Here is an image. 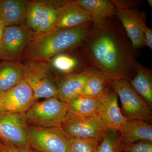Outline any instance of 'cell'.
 <instances>
[{"label":"cell","instance_id":"7","mask_svg":"<svg viewBox=\"0 0 152 152\" xmlns=\"http://www.w3.org/2000/svg\"><path fill=\"white\" fill-rule=\"evenodd\" d=\"M30 147L37 152H67L69 139L59 127L28 126Z\"/></svg>","mask_w":152,"mask_h":152},{"label":"cell","instance_id":"23","mask_svg":"<svg viewBox=\"0 0 152 152\" xmlns=\"http://www.w3.org/2000/svg\"><path fill=\"white\" fill-rule=\"evenodd\" d=\"M46 0L28 1L26 7L25 23L34 32L37 31L40 23Z\"/></svg>","mask_w":152,"mask_h":152},{"label":"cell","instance_id":"30","mask_svg":"<svg viewBox=\"0 0 152 152\" xmlns=\"http://www.w3.org/2000/svg\"><path fill=\"white\" fill-rule=\"evenodd\" d=\"M145 45L152 49V29L151 28L146 27L144 31Z\"/></svg>","mask_w":152,"mask_h":152},{"label":"cell","instance_id":"1","mask_svg":"<svg viewBox=\"0 0 152 152\" xmlns=\"http://www.w3.org/2000/svg\"><path fill=\"white\" fill-rule=\"evenodd\" d=\"M79 50L91 65L111 80L125 79L129 81L135 75L138 62L135 50L115 15L93 23Z\"/></svg>","mask_w":152,"mask_h":152},{"label":"cell","instance_id":"19","mask_svg":"<svg viewBox=\"0 0 152 152\" xmlns=\"http://www.w3.org/2000/svg\"><path fill=\"white\" fill-rule=\"evenodd\" d=\"M75 3L91 18L93 23L102 21L115 15L117 9L108 0H75Z\"/></svg>","mask_w":152,"mask_h":152},{"label":"cell","instance_id":"27","mask_svg":"<svg viewBox=\"0 0 152 152\" xmlns=\"http://www.w3.org/2000/svg\"><path fill=\"white\" fill-rule=\"evenodd\" d=\"M119 151L123 152H152V142L142 140L130 144L121 143Z\"/></svg>","mask_w":152,"mask_h":152},{"label":"cell","instance_id":"3","mask_svg":"<svg viewBox=\"0 0 152 152\" xmlns=\"http://www.w3.org/2000/svg\"><path fill=\"white\" fill-rule=\"evenodd\" d=\"M111 85L120 98L121 111L127 120H142L152 121V109L125 79L111 81Z\"/></svg>","mask_w":152,"mask_h":152},{"label":"cell","instance_id":"12","mask_svg":"<svg viewBox=\"0 0 152 152\" xmlns=\"http://www.w3.org/2000/svg\"><path fill=\"white\" fill-rule=\"evenodd\" d=\"M57 18L53 29H70L93 24L91 16L74 1L57 0Z\"/></svg>","mask_w":152,"mask_h":152},{"label":"cell","instance_id":"28","mask_svg":"<svg viewBox=\"0 0 152 152\" xmlns=\"http://www.w3.org/2000/svg\"><path fill=\"white\" fill-rule=\"evenodd\" d=\"M117 10L135 9L140 5L141 2L133 0H110Z\"/></svg>","mask_w":152,"mask_h":152},{"label":"cell","instance_id":"6","mask_svg":"<svg viewBox=\"0 0 152 152\" xmlns=\"http://www.w3.org/2000/svg\"><path fill=\"white\" fill-rule=\"evenodd\" d=\"M23 66V79L31 88L36 99L58 98L54 77L46 62L27 61Z\"/></svg>","mask_w":152,"mask_h":152},{"label":"cell","instance_id":"31","mask_svg":"<svg viewBox=\"0 0 152 152\" xmlns=\"http://www.w3.org/2000/svg\"><path fill=\"white\" fill-rule=\"evenodd\" d=\"M6 26L0 20V43L2 39L5 30Z\"/></svg>","mask_w":152,"mask_h":152},{"label":"cell","instance_id":"9","mask_svg":"<svg viewBox=\"0 0 152 152\" xmlns=\"http://www.w3.org/2000/svg\"><path fill=\"white\" fill-rule=\"evenodd\" d=\"M25 113L0 112V141L21 147H30Z\"/></svg>","mask_w":152,"mask_h":152},{"label":"cell","instance_id":"29","mask_svg":"<svg viewBox=\"0 0 152 152\" xmlns=\"http://www.w3.org/2000/svg\"><path fill=\"white\" fill-rule=\"evenodd\" d=\"M5 147L6 152H37L31 147H21L11 144L3 143Z\"/></svg>","mask_w":152,"mask_h":152},{"label":"cell","instance_id":"35","mask_svg":"<svg viewBox=\"0 0 152 152\" xmlns=\"http://www.w3.org/2000/svg\"><path fill=\"white\" fill-rule=\"evenodd\" d=\"M119 152H121V151H120Z\"/></svg>","mask_w":152,"mask_h":152},{"label":"cell","instance_id":"22","mask_svg":"<svg viewBox=\"0 0 152 152\" xmlns=\"http://www.w3.org/2000/svg\"><path fill=\"white\" fill-rule=\"evenodd\" d=\"M111 80L98 70L88 81L80 95L99 98L104 92Z\"/></svg>","mask_w":152,"mask_h":152},{"label":"cell","instance_id":"26","mask_svg":"<svg viewBox=\"0 0 152 152\" xmlns=\"http://www.w3.org/2000/svg\"><path fill=\"white\" fill-rule=\"evenodd\" d=\"M99 142L93 139H69L67 152H96Z\"/></svg>","mask_w":152,"mask_h":152},{"label":"cell","instance_id":"33","mask_svg":"<svg viewBox=\"0 0 152 152\" xmlns=\"http://www.w3.org/2000/svg\"><path fill=\"white\" fill-rule=\"evenodd\" d=\"M147 2L148 4L149 5L151 8L152 7V0H147Z\"/></svg>","mask_w":152,"mask_h":152},{"label":"cell","instance_id":"13","mask_svg":"<svg viewBox=\"0 0 152 152\" xmlns=\"http://www.w3.org/2000/svg\"><path fill=\"white\" fill-rule=\"evenodd\" d=\"M114 15L121 22L133 48L137 50L145 46L144 31L147 25L143 12L137 8L119 10Z\"/></svg>","mask_w":152,"mask_h":152},{"label":"cell","instance_id":"8","mask_svg":"<svg viewBox=\"0 0 152 152\" xmlns=\"http://www.w3.org/2000/svg\"><path fill=\"white\" fill-rule=\"evenodd\" d=\"M34 33L26 23L6 27L0 43V61H21Z\"/></svg>","mask_w":152,"mask_h":152},{"label":"cell","instance_id":"15","mask_svg":"<svg viewBox=\"0 0 152 152\" xmlns=\"http://www.w3.org/2000/svg\"><path fill=\"white\" fill-rule=\"evenodd\" d=\"M98 70L91 66L82 72L55 78L58 89V98L67 104L72 99L80 94L89 79Z\"/></svg>","mask_w":152,"mask_h":152},{"label":"cell","instance_id":"32","mask_svg":"<svg viewBox=\"0 0 152 152\" xmlns=\"http://www.w3.org/2000/svg\"><path fill=\"white\" fill-rule=\"evenodd\" d=\"M0 151H5V147L2 142L0 141Z\"/></svg>","mask_w":152,"mask_h":152},{"label":"cell","instance_id":"18","mask_svg":"<svg viewBox=\"0 0 152 152\" xmlns=\"http://www.w3.org/2000/svg\"><path fill=\"white\" fill-rule=\"evenodd\" d=\"M23 79V66L21 61H0V94L10 89Z\"/></svg>","mask_w":152,"mask_h":152},{"label":"cell","instance_id":"24","mask_svg":"<svg viewBox=\"0 0 152 152\" xmlns=\"http://www.w3.org/2000/svg\"><path fill=\"white\" fill-rule=\"evenodd\" d=\"M57 18V0H46L39 26L35 32H45L53 29Z\"/></svg>","mask_w":152,"mask_h":152},{"label":"cell","instance_id":"10","mask_svg":"<svg viewBox=\"0 0 152 152\" xmlns=\"http://www.w3.org/2000/svg\"><path fill=\"white\" fill-rule=\"evenodd\" d=\"M46 62L55 78L82 72L92 66L79 48L56 55Z\"/></svg>","mask_w":152,"mask_h":152},{"label":"cell","instance_id":"17","mask_svg":"<svg viewBox=\"0 0 152 152\" xmlns=\"http://www.w3.org/2000/svg\"><path fill=\"white\" fill-rule=\"evenodd\" d=\"M27 0H0V20L6 27L25 24Z\"/></svg>","mask_w":152,"mask_h":152},{"label":"cell","instance_id":"34","mask_svg":"<svg viewBox=\"0 0 152 152\" xmlns=\"http://www.w3.org/2000/svg\"><path fill=\"white\" fill-rule=\"evenodd\" d=\"M0 152H6L5 151H0Z\"/></svg>","mask_w":152,"mask_h":152},{"label":"cell","instance_id":"16","mask_svg":"<svg viewBox=\"0 0 152 152\" xmlns=\"http://www.w3.org/2000/svg\"><path fill=\"white\" fill-rule=\"evenodd\" d=\"M119 132L121 144L132 143L142 140L152 142V125L144 120H127Z\"/></svg>","mask_w":152,"mask_h":152},{"label":"cell","instance_id":"4","mask_svg":"<svg viewBox=\"0 0 152 152\" xmlns=\"http://www.w3.org/2000/svg\"><path fill=\"white\" fill-rule=\"evenodd\" d=\"M60 128L69 139H93L99 142L108 129L97 114L85 116L69 110Z\"/></svg>","mask_w":152,"mask_h":152},{"label":"cell","instance_id":"14","mask_svg":"<svg viewBox=\"0 0 152 152\" xmlns=\"http://www.w3.org/2000/svg\"><path fill=\"white\" fill-rule=\"evenodd\" d=\"M97 114L109 129L119 131L127 121L118 104V96L110 85L99 97Z\"/></svg>","mask_w":152,"mask_h":152},{"label":"cell","instance_id":"2","mask_svg":"<svg viewBox=\"0 0 152 152\" xmlns=\"http://www.w3.org/2000/svg\"><path fill=\"white\" fill-rule=\"evenodd\" d=\"M93 24L70 29L34 32L23 53L21 61L46 62L61 53L79 48L88 35Z\"/></svg>","mask_w":152,"mask_h":152},{"label":"cell","instance_id":"25","mask_svg":"<svg viewBox=\"0 0 152 152\" xmlns=\"http://www.w3.org/2000/svg\"><path fill=\"white\" fill-rule=\"evenodd\" d=\"M121 143L119 132L108 129L99 143L96 152H119Z\"/></svg>","mask_w":152,"mask_h":152},{"label":"cell","instance_id":"11","mask_svg":"<svg viewBox=\"0 0 152 152\" xmlns=\"http://www.w3.org/2000/svg\"><path fill=\"white\" fill-rule=\"evenodd\" d=\"M37 100L29 86L23 80L0 94V112L26 113Z\"/></svg>","mask_w":152,"mask_h":152},{"label":"cell","instance_id":"20","mask_svg":"<svg viewBox=\"0 0 152 152\" xmlns=\"http://www.w3.org/2000/svg\"><path fill=\"white\" fill-rule=\"evenodd\" d=\"M132 86L152 110L151 70L138 63L134 76L129 81Z\"/></svg>","mask_w":152,"mask_h":152},{"label":"cell","instance_id":"21","mask_svg":"<svg viewBox=\"0 0 152 152\" xmlns=\"http://www.w3.org/2000/svg\"><path fill=\"white\" fill-rule=\"evenodd\" d=\"M99 98L80 95L67 103L68 110L77 115L89 116L97 115Z\"/></svg>","mask_w":152,"mask_h":152},{"label":"cell","instance_id":"5","mask_svg":"<svg viewBox=\"0 0 152 152\" xmlns=\"http://www.w3.org/2000/svg\"><path fill=\"white\" fill-rule=\"evenodd\" d=\"M68 111L67 104L58 97L36 102L25 113L28 126L60 128Z\"/></svg>","mask_w":152,"mask_h":152}]
</instances>
